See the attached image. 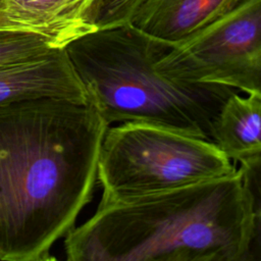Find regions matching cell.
Listing matches in <instances>:
<instances>
[{
	"label": "cell",
	"instance_id": "cell-7",
	"mask_svg": "<svg viewBox=\"0 0 261 261\" xmlns=\"http://www.w3.org/2000/svg\"><path fill=\"white\" fill-rule=\"evenodd\" d=\"M96 0H4L0 30L36 33L56 48L95 31L92 21Z\"/></svg>",
	"mask_w": 261,
	"mask_h": 261
},
{
	"label": "cell",
	"instance_id": "cell-13",
	"mask_svg": "<svg viewBox=\"0 0 261 261\" xmlns=\"http://www.w3.org/2000/svg\"><path fill=\"white\" fill-rule=\"evenodd\" d=\"M3 6H4V0H0V11L2 10Z\"/></svg>",
	"mask_w": 261,
	"mask_h": 261
},
{
	"label": "cell",
	"instance_id": "cell-1",
	"mask_svg": "<svg viewBox=\"0 0 261 261\" xmlns=\"http://www.w3.org/2000/svg\"><path fill=\"white\" fill-rule=\"evenodd\" d=\"M108 125L90 102L0 106V260L45 261L92 200Z\"/></svg>",
	"mask_w": 261,
	"mask_h": 261
},
{
	"label": "cell",
	"instance_id": "cell-10",
	"mask_svg": "<svg viewBox=\"0 0 261 261\" xmlns=\"http://www.w3.org/2000/svg\"><path fill=\"white\" fill-rule=\"evenodd\" d=\"M238 169L247 217L242 261H261V154L240 161Z\"/></svg>",
	"mask_w": 261,
	"mask_h": 261
},
{
	"label": "cell",
	"instance_id": "cell-5",
	"mask_svg": "<svg viewBox=\"0 0 261 261\" xmlns=\"http://www.w3.org/2000/svg\"><path fill=\"white\" fill-rule=\"evenodd\" d=\"M157 67L173 79L261 97V0H244L170 45Z\"/></svg>",
	"mask_w": 261,
	"mask_h": 261
},
{
	"label": "cell",
	"instance_id": "cell-11",
	"mask_svg": "<svg viewBox=\"0 0 261 261\" xmlns=\"http://www.w3.org/2000/svg\"><path fill=\"white\" fill-rule=\"evenodd\" d=\"M56 48L46 37L24 31L0 30V67Z\"/></svg>",
	"mask_w": 261,
	"mask_h": 261
},
{
	"label": "cell",
	"instance_id": "cell-3",
	"mask_svg": "<svg viewBox=\"0 0 261 261\" xmlns=\"http://www.w3.org/2000/svg\"><path fill=\"white\" fill-rule=\"evenodd\" d=\"M170 45L134 24L95 30L64 46L88 101L107 123L143 122L212 141L231 88L170 77L157 67Z\"/></svg>",
	"mask_w": 261,
	"mask_h": 261
},
{
	"label": "cell",
	"instance_id": "cell-6",
	"mask_svg": "<svg viewBox=\"0 0 261 261\" xmlns=\"http://www.w3.org/2000/svg\"><path fill=\"white\" fill-rule=\"evenodd\" d=\"M39 98L89 102L64 47L0 67V106Z\"/></svg>",
	"mask_w": 261,
	"mask_h": 261
},
{
	"label": "cell",
	"instance_id": "cell-9",
	"mask_svg": "<svg viewBox=\"0 0 261 261\" xmlns=\"http://www.w3.org/2000/svg\"><path fill=\"white\" fill-rule=\"evenodd\" d=\"M212 142L232 162L261 154V97L231 94L215 119Z\"/></svg>",
	"mask_w": 261,
	"mask_h": 261
},
{
	"label": "cell",
	"instance_id": "cell-8",
	"mask_svg": "<svg viewBox=\"0 0 261 261\" xmlns=\"http://www.w3.org/2000/svg\"><path fill=\"white\" fill-rule=\"evenodd\" d=\"M244 0H147L132 24L145 34L176 44Z\"/></svg>",
	"mask_w": 261,
	"mask_h": 261
},
{
	"label": "cell",
	"instance_id": "cell-2",
	"mask_svg": "<svg viewBox=\"0 0 261 261\" xmlns=\"http://www.w3.org/2000/svg\"><path fill=\"white\" fill-rule=\"evenodd\" d=\"M247 217L237 172L126 201H100L65 234L69 261H242Z\"/></svg>",
	"mask_w": 261,
	"mask_h": 261
},
{
	"label": "cell",
	"instance_id": "cell-4",
	"mask_svg": "<svg viewBox=\"0 0 261 261\" xmlns=\"http://www.w3.org/2000/svg\"><path fill=\"white\" fill-rule=\"evenodd\" d=\"M232 161L210 140L143 122L108 126L99 154L100 201H126L224 177Z\"/></svg>",
	"mask_w": 261,
	"mask_h": 261
},
{
	"label": "cell",
	"instance_id": "cell-12",
	"mask_svg": "<svg viewBox=\"0 0 261 261\" xmlns=\"http://www.w3.org/2000/svg\"><path fill=\"white\" fill-rule=\"evenodd\" d=\"M147 0H96L92 21L96 30L132 23Z\"/></svg>",
	"mask_w": 261,
	"mask_h": 261
}]
</instances>
